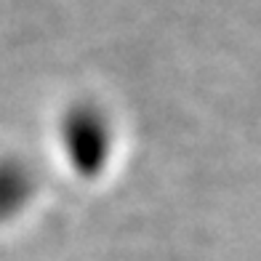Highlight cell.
I'll use <instances>...</instances> for the list:
<instances>
[{"mask_svg": "<svg viewBox=\"0 0 261 261\" xmlns=\"http://www.w3.org/2000/svg\"><path fill=\"white\" fill-rule=\"evenodd\" d=\"M59 147L67 165L80 179H99L112 160L115 134L96 104L77 101L59 120Z\"/></svg>", "mask_w": 261, "mask_h": 261, "instance_id": "1", "label": "cell"}, {"mask_svg": "<svg viewBox=\"0 0 261 261\" xmlns=\"http://www.w3.org/2000/svg\"><path fill=\"white\" fill-rule=\"evenodd\" d=\"M32 195H35V179L30 165H24L16 158L0 160V221L19 216L27 208Z\"/></svg>", "mask_w": 261, "mask_h": 261, "instance_id": "2", "label": "cell"}]
</instances>
